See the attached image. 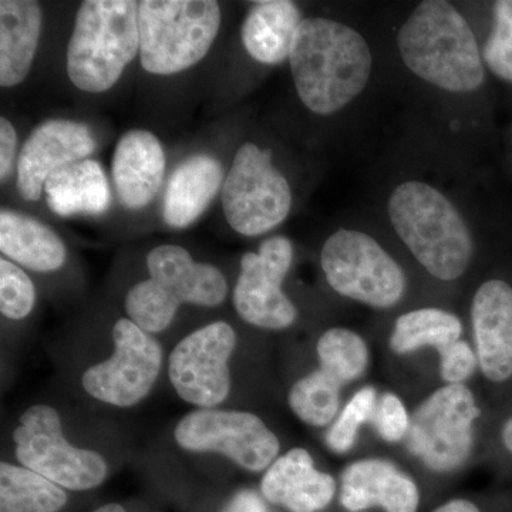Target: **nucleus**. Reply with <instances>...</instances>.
I'll return each instance as SVG.
<instances>
[{"mask_svg": "<svg viewBox=\"0 0 512 512\" xmlns=\"http://www.w3.org/2000/svg\"><path fill=\"white\" fill-rule=\"evenodd\" d=\"M289 64L306 109L333 116L365 92L372 79L373 53L366 37L352 26L306 18L293 40Z\"/></svg>", "mask_w": 512, "mask_h": 512, "instance_id": "nucleus-1", "label": "nucleus"}, {"mask_svg": "<svg viewBox=\"0 0 512 512\" xmlns=\"http://www.w3.org/2000/svg\"><path fill=\"white\" fill-rule=\"evenodd\" d=\"M406 69L440 92L466 96L483 87L485 63L466 16L447 0H424L396 36Z\"/></svg>", "mask_w": 512, "mask_h": 512, "instance_id": "nucleus-2", "label": "nucleus"}, {"mask_svg": "<svg viewBox=\"0 0 512 512\" xmlns=\"http://www.w3.org/2000/svg\"><path fill=\"white\" fill-rule=\"evenodd\" d=\"M387 218L417 262L439 281H457L474 256V238L454 201L436 185L404 180L387 197Z\"/></svg>", "mask_w": 512, "mask_h": 512, "instance_id": "nucleus-3", "label": "nucleus"}, {"mask_svg": "<svg viewBox=\"0 0 512 512\" xmlns=\"http://www.w3.org/2000/svg\"><path fill=\"white\" fill-rule=\"evenodd\" d=\"M140 52L138 3L87 0L77 12L66 67L70 82L87 93L111 89Z\"/></svg>", "mask_w": 512, "mask_h": 512, "instance_id": "nucleus-4", "label": "nucleus"}, {"mask_svg": "<svg viewBox=\"0 0 512 512\" xmlns=\"http://www.w3.org/2000/svg\"><path fill=\"white\" fill-rule=\"evenodd\" d=\"M150 279L127 293L128 316L144 332L160 333L184 303L214 308L227 298L228 284L217 266L198 264L178 245H160L147 256Z\"/></svg>", "mask_w": 512, "mask_h": 512, "instance_id": "nucleus-5", "label": "nucleus"}, {"mask_svg": "<svg viewBox=\"0 0 512 512\" xmlns=\"http://www.w3.org/2000/svg\"><path fill=\"white\" fill-rule=\"evenodd\" d=\"M220 26L214 0H144L138 3L141 64L160 76L184 72L204 59Z\"/></svg>", "mask_w": 512, "mask_h": 512, "instance_id": "nucleus-6", "label": "nucleus"}, {"mask_svg": "<svg viewBox=\"0 0 512 512\" xmlns=\"http://www.w3.org/2000/svg\"><path fill=\"white\" fill-rule=\"evenodd\" d=\"M320 265L333 291L369 308L392 309L406 295L402 266L365 231L339 228L333 232L323 244Z\"/></svg>", "mask_w": 512, "mask_h": 512, "instance_id": "nucleus-7", "label": "nucleus"}, {"mask_svg": "<svg viewBox=\"0 0 512 512\" xmlns=\"http://www.w3.org/2000/svg\"><path fill=\"white\" fill-rule=\"evenodd\" d=\"M288 178L272 163V153L254 143L239 147L222 188V207L238 234L258 237L279 227L292 210Z\"/></svg>", "mask_w": 512, "mask_h": 512, "instance_id": "nucleus-8", "label": "nucleus"}, {"mask_svg": "<svg viewBox=\"0 0 512 512\" xmlns=\"http://www.w3.org/2000/svg\"><path fill=\"white\" fill-rule=\"evenodd\" d=\"M481 410L466 384H446L417 407L406 437L410 454L436 473L463 467L474 447Z\"/></svg>", "mask_w": 512, "mask_h": 512, "instance_id": "nucleus-9", "label": "nucleus"}, {"mask_svg": "<svg viewBox=\"0 0 512 512\" xmlns=\"http://www.w3.org/2000/svg\"><path fill=\"white\" fill-rule=\"evenodd\" d=\"M19 463L66 490L87 491L106 480L109 468L101 454L72 446L53 407L36 404L20 416L13 431Z\"/></svg>", "mask_w": 512, "mask_h": 512, "instance_id": "nucleus-10", "label": "nucleus"}, {"mask_svg": "<svg viewBox=\"0 0 512 512\" xmlns=\"http://www.w3.org/2000/svg\"><path fill=\"white\" fill-rule=\"evenodd\" d=\"M178 446L192 453H217L244 470L259 473L278 458L281 443L255 414L198 409L185 414L175 429Z\"/></svg>", "mask_w": 512, "mask_h": 512, "instance_id": "nucleus-11", "label": "nucleus"}, {"mask_svg": "<svg viewBox=\"0 0 512 512\" xmlns=\"http://www.w3.org/2000/svg\"><path fill=\"white\" fill-rule=\"evenodd\" d=\"M113 340V355L84 372L83 387L100 402L131 407L156 384L163 366V350L150 333L131 319L117 320Z\"/></svg>", "mask_w": 512, "mask_h": 512, "instance_id": "nucleus-12", "label": "nucleus"}, {"mask_svg": "<svg viewBox=\"0 0 512 512\" xmlns=\"http://www.w3.org/2000/svg\"><path fill=\"white\" fill-rule=\"evenodd\" d=\"M237 346V333L225 322L195 330L175 346L168 376L181 399L200 409H215L231 390L228 362Z\"/></svg>", "mask_w": 512, "mask_h": 512, "instance_id": "nucleus-13", "label": "nucleus"}, {"mask_svg": "<svg viewBox=\"0 0 512 512\" xmlns=\"http://www.w3.org/2000/svg\"><path fill=\"white\" fill-rule=\"evenodd\" d=\"M293 262L291 239L275 235L258 252L241 259V274L234 289L238 315L249 325L266 330L291 328L298 311L282 289Z\"/></svg>", "mask_w": 512, "mask_h": 512, "instance_id": "nucleus-14", "label": "nucleus"}, {"mask_svg": "<svg viewBox=\"0 0 512 512\" xmlns=\"http://www.w3.org/2000/svg\"><path fill=\"white\" fill-rule=\"evenodd\" d=\"M96 148L92 131L84 123L49 120L35 128L18 161V190L26 201H37L47 178L56 170L86 160Z\"/></svg>", "mask_w": 512, "mask_h": 512, "instance_id": "nucleus-15", "label": "nucleus"}, {"mask_svg": "<svg viewBox=\"0 0 512 512\" xmlns=\"http://www.w3.org/2000/svg\"><path fill=\"white\" fill-rule=\"evenodd\" d=\"M471 325L478 367L488 382L512 379V285L504 279H488L471 302Z\"/></svg>", "mask_w": 512, "mask_h": 512, "instance_id": "nucleus-16", "label": "nucleus"}, {"mask_svg": "<svg viewBox=\"0 0 512 512\" xmlns=\"http://www.w3.org/2000/svg\"><path fill=\"white\" fill-rule=\"evenodd\" d=\"M340 504L349 512L376 507L386 512H416L420 491L413 478L390 461L366 458L343 471Z\"/></svg>", "mask_w": 512, "mask_h": 512, "instance_id": "nucleus-17", "label": "nucleus"}, {"mask_svg": "<svg viewBox=\"0 0 512 512\" xmlns=\"http://www.w3.org/2000/svg\"><path fill=\"white\" fill-rule=\"evenodd\" d=\"M266 501L291 512H318L332 503L335 478L315 467L305 448H292L276 458L261 483Z\"/></svg>", "mask_w": 512, "mask_h": 512, "instance_id": "nucleus-18", "label": "nucleus"}, {"mask_svg": "<svg viewBox=\"0 0 512 512\" xmlns=\"http://www.w3.org/2000/svg\"><path fill=\"white\" fill-rule=\"evenodd\" d=\"M165 154L160 140L147 130L127 131L114 150L111 173L120 201L140 210L156 198L164 180Z\"/></svg>", "mask_w": 512, "mask_h": 512, "instance_id": "nucleus-19", "label": "nucleus"}, {"mask_svg": "<svg viewBox=\"0 0 512 512\" xmlns=\"http://www.w3.org/2000/svg\"><path fill=\"white\" fill-rule=\"evenodd\" d=\"M42 33V9L33 0L0 2V86L28 77Z\"/></svg>", "mask_w": 512, "mask_h": 512, "instance_id": "nucleus-20", "label": "nucleus"}, {"mask_svg": "<svg viewBox=\"0 0 512 512\" xmlns=\"http://www.w3.org/2000/svg\"><path fill=\"white\" fill-rule=\"evenodd\" d=\"M222 183L217 158L197 154L187 158L168 181L163 202L165 224L187 228L198 220L214 200Z\"/></svg>", "mask_w": 512, "mask_h": 512, "instance_id": "nucleus-21", "label": "nucleus"}, {"mask_svg": "<svg viewBox=\"0 0 512 512\" xmlns=\"http://www.w3.org/2000/svg\"><path fill=\"white\" fill-rule=\"evenodd\" d=\"M302 20L301 10L291 0L256 2L242 25L245 50L258 63H284Z\"/></svg>", "mask_w": 512, "mask_h": 512, "instance_id": "nucleus-22", "label": "nucleus"}, {"mask_svg": "<svg viewBox=\"0 0 512 512\" xmlns=\"http://www.w3.org/2000/svg\"><path fill=\"white\" fill-rule=\"evenodd\" d=\"M47 204L60 217L100 215L109 210L111 195L103 168L93 160L64 165L47 178Z\"/></svg>", "mask_w": 512, "mask_h": 512, "instance_id": "nucleus-23", "label": "nucleus"}, {"mask_svg": "<svg viewBox=\"0 0 512 512\" xmlns=\"http://www.w3.org/2000/svg\"><path fill=\"white\" fill-rule=\"evenodd\" d=\"M0 251L36 272L57 271L66 262L64 242L52 228L10 210L0 212Z\"/></svg>", "mask_w": 512, "mask_h": 512, "instance_id": "nucleus-24", "label": "nucleus"}, {"mask_svg": "<svg viewBox=\"0 0 512 512\" xmlns=\"http://www.w3.org/2000/svg\"><path fill=\"white\" fill-rule=\"evenodd\" d=\"M463 335V323L454 313L440 308L414 309L396 319L390 348L397 355H410L424 348L437 352Z\"/></svg>", "mask_w": 512, "mask_h": 512, "instance_id": "nucleus-25", "label": "nucleus"}, {"mask_svg": "<svg viewBox=\"0 0 512 512\" xmlns=\"http://www.w3.org/2000/svg\"><path fill=\"white\" fill-rule=\"evenodd\" d=\"M64 488L26 467L0 464V512H59Z\"/></svg>", "mask_w": 512, "mask_h": 512, "instance_id": "nucleus-26", "label": "nucleus"}, {"mask_svg": "<svg viewBox=\"0 0 512 512\" xmlns=\"http://www.w3.org/2000/svg\"><path fill=\"white\" fill-rule=\"evenodd\" d=\"M319 369L346 386L365 375L370 352L359 333L346 328H332L320 336Z\"/></svg>", "mask_w": 512, "mask_h": 512, "instance_id": "nucleus-27", "label": "nucleus"}, {"mask_svg": "<svg viewBox=\"0 0 512 512\" xmlns=\"http://www.w3.org/2000/svg\"><path fill=\"white\" fill-rule=\"evenodd\" d=\"M343 386L323 370H315L293 384L289 407L299 420L312 427L332 424L340 409Z\"/></svg>", "mask_w": 512, "mask_h": 512, "instance_id": "nucleus-28", "label": "nucleus"}, {"mask_svg": "<svg viewBox=\"0 0 512 512\" xmlns=\"http://www.w3.org/2000/svg\"><path fill=\"white\" fill-rule=\"evenodd\" d=\"M377 402L379 399L375 387L366 386L353 394L326 433V446L330 451L345 454L352 450L360 427L375 417Z\"/></svg>", "mask_w": 512, "mask_h": 512, "instance_id": "nucleus-29", "label": "nucleus"}, {"mask_svg": "<svg viewBox=\"0 0 512 512\" xmlns=\"http://www.w3.org/2000/svg\"><path fill=\"white\" fill-rule=\"evenodd\" d=\"M36 302V289L28 274L9 259H0V311L12 320L28 318Z\"/></svg>", "mask_w": 512, "mask_h": 512, "instance_id": "nucleus-30", "label": "nucleus"}, {"mask_svg": "<svg viewBox=\"0 0 512 512\" xmlns=\"http://www.w3.org/2000/svg\"><path fill=\"white\" fill-rule=\"evenodd\" d=\"M488 69L512 83V2L501 0L494 5V29L483 50Z\"/></svg>", "mask_w": 512, "mask_h": 512, "instance_id": "nucleus-31", "label": "nucleus"}, {"mask_svg": "<svg viewBox=\"0 0 512 512\" xmlns=\"http://www.w3.org/2000/svg\"><path fill=\"white\" fill-rule=\"evenodd\" d=\"M410 419L406 406L399 396L386 393L377 402L375 427L379 436L387 443H399L406 439L410 429Z\"/></svg>", "mask_w": 512, "mask_h": 512, "instance_id": "nucleus-32", "label": "nucleus"}, {"mask_svg": "<svg viewBox=\"0 0 512 512\" xmlns=\"http://www.w3.org/2000/svg\"><path fill=\"white\" fill-rule=\"evenodd\" d=\"M440 375L447 384H461L474 375L478 367L476 350L460 339L441 349Z\"/></svg>", "mask_w": 512, "mask_h": 512, "instance_id": "nucleus-33", "label": "nucleus"}, {"mask_svg": "<svg viewBox=\"0 0 512 512\" xmlns=\"http://www.w3.org/2000/svg\"><path fill=\"white\" fill-rule=\"evenodd\" d=\"M18 136L9 120L0 119V178L5 180L15 160Z\"/></svg>", "mask_w": 512, "mask_h": 512, "instance_id": "nucleus-34", "label": "nucleus"}, {"mask_svg": "<svg viewBox=\"0 0 512 512\" xmlns=\"http://www.w3.org/2000/svg\"><path fill=\"white\" fill-rule=\"evenodd\" d=\"M222 512H269L268 508L255 491L244 490L235 495Z\"/></svg>", "mask_w": 512, "mask_h": 512, "instance_id": "nucleus-35", "label": "nucleus"}, {"mask_svg": "<svg viewBox=\"0 0 512 512\" xmlns=\"http://www.w3.org/2000/svg\"><path fill=\"white\" fill-rule=\"evenodd\" d=\"M433 512H480L476 504L467 500H451Z\"/></svg>", "mask_w": 512, "mask_h": 512, "instance_id": "nucleus-36", "label": "nucleus"}, {"mask_svg": "<svg viewBox=\"0 0 512 512\" xmlns=\"http://www.w3.org/2000/svg\"><path fill=\"white\" fill-rule=\"evenodd\" d=\"M500 439L505 451L512 456V414L501 426Z\"/></svg>", "mask_w": 512, "mask_h": 512, "instance_id": "nucleus-37", "label": "nucleus"}, {"mask_svg": "<svg viewBox=\"0 0 512 512\" xmlns=\"http://www.w3.org/2000/svg\"><path fill=\"white\" fill-rule=\"evenodd\" d=\"M94 512H127L123 507L119 504H107L103 505V507L97 508Z\"/></svg>", "mask_w": 512, "mask_h": 512, "instance_id": "nucleus-38", "label": "nucleus"}]
</instances>
